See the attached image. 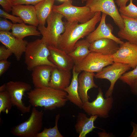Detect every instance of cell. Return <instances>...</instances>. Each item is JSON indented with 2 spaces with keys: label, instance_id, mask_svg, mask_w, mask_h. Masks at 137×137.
Here are the masks:
<instances>
[{
  "label": "cell",
  "instance_id": "f35d334b",
  "mask_svg": "<svg viewBox=\"0 0 137 137\" xmlns=\"http://www.w3.org/2000/svg\"><path fill=\"white\" fill-rule=\"evenodd\" d=\"M132 126L133 128V131L130 137H137V124L132 123Z\"/></svg>",
  "mask_w": 137,
  "mask_h": 137
},
{
  "label": "cell",
  "instance_id": "ab89813d",
  "mask_svg": "<svg viewBox=\"0 0 137 137\" xmlns=\"http://www.w3.org/2000/svg\"><path fill=\"white\" fill-rule=\"evenodd\" d=\"M6 84L4 83L0 87V92L6 90Z\"/></svg>",
  "mask_w": 137,
  "mask_h": 137
},
{
  "label": "cell",
  "instance_id": "d6a6232c",
  "mask_svg": "<svg viewBox=\"0 0 137 137\" xmlns=\"http://www.w3.org/2000/svg\"><path fill=\"white\" fill-rule=\"evenodd\" d=\"M11 22L6 19L0 18V30L1 31H9L11 29L13 25Z\"/></svg>",
  "mask_w": 137,
  "mask_h": 137
},
{
  "label": "cell",
  "instance_id": "d6986e66",
  "mask_svg": "<svg viewBox=\"0 0 137 137\" xmlns=\"http://www.w3.org/2000/svg\"><path fill=\"white\" fill-rule=\"evenodd\" d=\"M119 47V44L110 39H102L90 43L89 49L91 52L101 53L104 55H112Z\"/></svg>",
  "mask_w": 137,
  "mask_h": 137
},
{
  "label": "cell",
  "instance_id": "4fadbf2b",
  "mask_svg": "<svg viewBox=\"0 0 137 137\" xmlns=\"http://www.w3.org/2000/svg\"><path fill=\"white\" fill-rule=\"evenodd\" d=\"M0 41L14 54L16 60L20 61L24 53L28 42L18 39L9 31H0Z\"/></svg>",
  "mask_w": 137,
  "mask_h": 137
},
{
  "label": "cell",
  "instance_id": "f546056e",
  "mask_svg": "<svg viewBox=\"0 0 137 137\" xmlns=\"http://www.w3.org/2000/svg\"><path fill=\"white\" fill-rule=\"evenodd\" d=\"M137 78V66L131 71L125 72L119 79L124 83L130 85L133 81Z\"/></svg>",
  "mask_w": 137,
  "mask_h": 137
},
{
  "label": "cell",
  "instance_id": "277c9868",
  "mask_svg": "<svg viewBox=\"0 0 137 137\" xmlns=\"http://www.w3.org/2000/svg\"><path fill=\"white\" fill-rule=\"evenodd\" d=\"M64 16L61 14L52 11L47 18V26H38L42 37L41 40L48 46L57 48L58 39L65 30L64 22L62 20Z\"/></svg>",
  "mask_w": 137,
  "mask_h": 137
},
{
  "label": "cell",
  "instance_id": "7a4b0ae2",
  "mask_svg": "<svg viewBox=\"0 0 137 137\" xmlns=\"http://www.w3.org/2000/svg\"><path fill=\"white\" fill-rule=\"evenodd\" d=\"M29 102L33 107H43L52 110L64 106L68 100L67 93L63 90L49 87L35 88L26 93Z\"/></svg>",
  "mask_w": 137,
  "mask_h": 137
},
{
  "label": "cell",
  "instance_id": "cb8c5ba5",
  "mask_svg": "<svg viewBox=\"0 0 137 137\" xmlns=\"http://www.w3.org/2000/svg\"><path fill=\"white\" fill-rule=\"evenodd\" d=\"M90 44L86 39L79 40L75 44L74 49L68 54L75 65L82 62L91 52L89 48Z\"/></svg>",
  "mask_w": 137,
  "mask_h": 137
},
{
  "label": "cell",
  "instance_id": "52a82bcc",
  "mask_svg": "<svg viewBox=\"0 0 137 137\" xmlns=\"http://www.w3.org/2000/svg\"><path fill=\"white\" fill-rule=\"evenodd\" d=\"M113 62L111 55L91 52L82 62L74 67L75 71L79 73L83 71L97 73Z\"/></svg>",
  "mask_w": 137,
  "mask_h": 137
},
{
  "label": "cell",
  "instance_id": "d4e9b609",
  "mask_svg": "<svg viewBox=\"0 0 137 137\" xmlns=\"http://www.w3.org/2000/svg\"><path fill=\"white\" fill-rule=\"evenodd\" d=\"M55 0H43L34 6L40 26H45L47 18L53 11Z\"/></svg>",
  "mask_w": 137,
  "mask_h": 137
},
{
  "label": "cell",
  "instance_id": "ba28073f",
  "mask_svg": "<svg viewBox=\"0 0 137 137\" xmlns=\"http://www.w3.org/2000/svg\"><path fill=\"white\" fill-rule=\"evenodd\" d=\"M6 90L9 94L13 106L16 107L22 114L29 112L31 106H26L22 100L23 96L26 92L31 90L29 84L21 81H10L6 83Z\"/></svg>",
  "mask_w": 137,
  "mask_h": 137
},
{
  "label": "cell",
  "instance_id": "e575fe53",
  "mask_svg": "<svg viewBox=\"0 0 137 137\" xmlns=\"http://www.w3.org/2000/svg\"><path fill=\"white\" fill-rule=\"evenodd\" d=\"M0 4L5 11L9 12L12 11L13 5L11 0H0Z\"/></svg>",
  "mask_w": 137,
  "mask_h": 137
},
{
  "label": "cell",
  "instance_id": "1f68e13d",
  "mask_svg": "<svg viewBox=\"0 0 137 137\" xmlns=\"http://www.w3.org/2000/svg\"><path fill=\"white\" fill-rule=\"evenodd\" d=\"M13 54L12 52L5 46H0V61L7 60Z\"/></svg>",
  "mask_w": 137,
  "mask_h": 137
},
{
  "label": "cell",
  "instance_id": "f1b7e54d",
  "mask_svg": "<svg viewBox=\"0 0 137 137\" xmlns=\"http://www.w3.org/2000/svg\"><path fill=\"white\" fill-rule=\"evenodd\" d=\"M130 1L128 6L119 8V11L121 15L137 18V6L133 4L132 0H130Z\"/></svg>",
  "mask_w": 137,
  "mask_h": 137
},
{
  "label": "cell",
  "instance_id": "484cf974",
  "mask_svg": "<svg viewBox=\"0 0 137 137\" xmlns=\"http://www.w3.org/2000/svg\"><path fill=\"white\" fill-rule=\"evenodd\" d=\"M25 23L13 24L11 33L14 37L23 40L27 36H40L41 33L37 30L36 26L33 25H27Z\"/></svg>",
  "mask_w": 137,
  "mask_h": 137
},
{
  "label": "cell",
  "instance_id": "4316f807",
  "mask_svg": "<svg viewBox=\"0 0 137 137\" xmlns=\"http://www.w3.org/2000/svg\"><path fill=\"white\" fill-rule=\"evenodd\" d=\"M60 116L59 114H58L56 116L54 127L48 128H44L41 132L38 133L37 137H64L59 132L58 127V123Z\"/></svg>",
  "mask_w": 137,
  "mask_h": 137
},
{
  "label": "cell",
  "instance_id": "5bb4252c",
  "mask_svg": "<svg viewBox=\"0 0 137 137\" xmlns=\"http://www.w3.org/2000/svg\"><path fill=\"white\" fill-rule=\"evenodd\" d=\"M107 15L102 13L99 24L97 28L86 37V39L90 43L101 39H110L115 41L119 44L124 42L121 39L115 36L112 33L113 27L106 22Z\"/></svg>",
  "mask_w": 137,
  "mask_h": 137
},
{
  "label": "cell",
  "instance_id": "5b68a950",
  "mask_svg": "<svg viewBox=\"0 0 137 137\" xmlns=\"http://www.w3.org/2000/svg\"><path fill=\"white\" fill-rule=\"evenodd\" d=\"M72 0H67L62 4L54 5L53 11L59 13L69 22L85 23L92 18L95 13L92 12L86 6H75L72 4Z\"/></svg>",
  "mask_w": 137,
  "mask_h": 137
},
{
  "label": "cell",
  "instance_id": "603a6c76",
  "mask_svg": "<svg viewBox=\"0 0 137 137\" xmlns=\"http://www.w3.org/2000/svg\"><path fill=\"white\" fill-rule=\"evenodd\" d=\"M72 78L69 85L63 90L67 93L68 100L82 109L83 103L78 92V77L79 73L76 72L74 66L72 70Z\"/></svg>",
  "mask_w": 137,
  "mask_h": 137
},
{
  "label": "cell",
  "instance_id": "8d00e7d4",
  "mask_svg": "<svg viewBox=\"0 0 137 137\" xmlns=\"http://www.w3.org/2000/svg\"><path fill=\"white\" fill-rule=\"evenodd\" d=\"M130 86L132 93L137 96V78L134 80Z\"/></svg>",
  "mask_w": 137,
  "mask_h": 137
},
{
  "label": "cell",
  "instance_id": "83f0119b",
  "mask_svg": "<svg viewBox=\"0 0 137 137\" xmlns=\"http://www.w3.org/2000/svg\"><path fill=\"white\" fill-rule=\"evenodd\" d=\"M13 106L9 94L7 91L0 92V114L2 112L7 114Z\"/></svg>",
  "mask_w": 137,
  "mask_h": 137
},
{
  "label": "cell",
  "instance_id": "74e56055",
  "mask_svg": "<svg viewBox=\"0 0 137 137\" xmlns=\"http://www.w3.org/2000/svg\"><path fill=\"white\" fill-rule=\"evenodd\" d=\"M130 0H116V2L118 7H120L126 6L127 2Z\"/></svg>",
  "mask_w": 137,
  "mask_h": 137
},
{
  "label": "cell",
  "instance_id": "7c38bea8",
  "mask_svg": "<svg viewBox=\"0 0 137 137\" xmlns=\"http://www.w3.org/2000/svg\"><path fill=\"white\" fill-rule=\"evenodd\" d=\"M111 55L114 62L127 64L133 69L137 66V45L124 42L119 44V49Z\"/></svg>",
  "mask_w": 137,
  "mask_h": 137
},
{
  "label": "cell",
  "instance_id": "6da1fadb",
  "mask_svg": "<svg viewBox=\"0 0 137 137\" xmlns=\"http://www.w3.org/2000/svg\"><path fill=\"white\" fill-rule=\"evenodd\" d=\"M101 18V12H98L92 18L84 23L64 22L65 30L58 39L57 48L67 54L72 51L77 41L95 29L96 25L100 21Z\"/></svg>",
  "mask_w": 137,
  "mask_h": 137
},
{
  "label": "cell",
  "instance_id": "9c48e42d",
  "mask_svg": "<svg viewBox=\"0 0 137 137\" xmlns=\"http://www.w3.org/2000/svg\"><path fill=\"white\" fill-rule=\"evenodd\" d=\"M101 89L99 88L96 98L91 102L83 103L82 109L88 115H97L98 117L107 118L113 103L112 96L105 99Z\"/></svg>",
  "mask_w": 137,
  "mask_h": 137
},
{
  "label": "cell",
  "instance_id": "60d3db41",
  "mask_svg": "<svg viewBox=\"0 0 137 137\" xmlns=\"http://www.w3.org/2000/svg\"><path fill=\"white\" fill-rule=\"evenodd\" d=\"M81 1L82 3H83L84 2H86L88 0H80Z\"/></svg>",
  "mask_w": 137,
  "mask_h": 137
},
{
  "label": "cell",
  "instance_id": "30bf717a",
  "mask_svg": "<svg viewBox=\"0 0 137 137\" xmlns=\"http://www.w3.org/2000/svg\"><path fill=\"white\" fill-rule=\"evenodd\" d=\"M85 6L93 13L100 12L110 16L120 29L124 27L123 19L114 0H88Z\"/></svg>",
  "mask_w": 137,
  "mask_h": 137
},
{
  "label": "cell",
  "instance_id": "ac0fdd59",
  "mask_svg": "<svg viewBox=\"0 0 137 137\" xmlns=\"http://www.w3.org/2000/svg\"><path fill=\"white\" fill-rule=\"evenodd\" d=\"M71 77V71L63 70L54 67L51 72L49 87L56 89L63 90L70 84Z\"/></svg>",
  "mask_w": 137,
  "mask_h": 137
},
{
  "label": "cell",
  "instance_id": "b9f144b4",
  "mask_svg": "<svg viewBox=\"0 0 137 137\" xmlns=\"http://www.w3.org/2000/svg\"><path fill=\"white\" fill-rule=\"evenodd\" d=\"M58 1L61 2H64V1L67 0H57Z\"/></svg>",
  "mask_w": 137,
  "mask_h": 137
},
{
  "label": "cell",
  "instance_id": "ffe728a7",
  "mask_svg": "<svg viewBox=\"0 0 137 137\" xmlns=\"http://www.w3.org/2000/svg\"><path fill=\"white\" fill-rule=\"evenodd\" d=\"M121 16L124 26L118 32V36L121 39L126 40L132 44L137 45V18Z\"/></svg>",
  "mask_w": 137,
  "mask_h": 137
},
{
  "label": "cell",
  "instance_id": "8992f818",
  "mask_svg": "<svg viewBox=\"0 0 137 137\" xmlns=\"http://www.w3.org/2000/svg\"><path fill=\"white\" fill-rule=\"evenodd\" d=\"M43 115L42 110L33 107L28 118L14 127L10 133L19 137H37L43 126Z\"/></svg>",
  "mask_w": 137,
  "mask_h": 137
},
{
  "label": "cell",
  "instance_id": "3957f363",
  "mask_svg": "<svg viewBox=\"0 0 137 137\" xmlns=\"http://www.w3.org/2000/svg\"><path fill=\"white\" fill-rule=\"evenodd\" d=\"M24 53V62L29 71H32L36 67L40 65L56 67L48 59L49 50L41 39L28 42Z\"/></svg>",
  "mask_w": 137,
  "mask_h": 137
},
{
  "label": "cell",
  "instance_id": "e0dca14e",
  "mask_svg": "<svg viewBox=\"0 0 137 137\" xmlns=\"http://www.w3.org/2000/svg\"><path fill=\"white\" fill-rule=\"evenodd\" d=\"M54 67L42 65L38 66L33 69L31 76L32 83L35 88L49 87L51 72Z\"/></svg>",
  "mask_w": 137,
  "mask_h": 137
},
{
  "label": "cell",
  "instance_id": "2e32d148",
  "mask_svg": "<svg viewBox=\"0 0 137 137\" xmlns=\"http://www.w3.org/2000/svg\"><path fill=\"white\" fill-rule=\"evenodd\" d=\"M11 11L13 15L20 17L24 23L36 26L39 25L34 6L23 4L13 5Z\"/></svg>",
  "mask_w": 137,
  "mask_h": 137
},
{
  "label": "cell",
  "instance_id": "7402d4cb",
  "mask_svg": "<svg viewBox=\"0 0 137 137\" xmlns=\"http://www.w3.org/2000/svg\"><path fill=\"white\" fill-rule=\"evenodd\" d=\"M98 117L97 115H93L88 117L84 113H78L75 128L79 137H85L88 134L96 128L94 126V122Z\"/></svg>",
  "mask_w": 137,
  "mask_h": 137
},
{
  "label": "cell",
  "instance_id": "4dcf8cb0",
  "mask_svg": "<svg viewBox=\"0 0 137 137\" xmlns=\"http://www.w3.org/2000/svg\"><path fill=\"white\" fill-rule=\"evenodd\" d=\"M0 16L5 19H8L11 20L14 24L16 23H24L23 20L20 17L16 16L15 15L11 14L8 12L1 9H0Z\"/></svg>",
  "mask_w": 137,
  "mask_h": 137
},
{
  "label": "cell",
  "instance_id": "8fae6325",
  "mask_svg": "<svg viewBox=\"0 0 137 137\" xmlns=\"http://www.w3.org/2000/svg\"><path fill=\"white\" fill-rule=\"evenodd\" d=\"M131 68L128 65L114 62L112 64L105 67L100 71L95 74V78L106 79L110 82V86L105 95L106 98L112 96L114 86L117 81Z\"/></svg>",
  "mask_w": 137,
  "mask_h": 137
},
{
  "label": "cell",
  "instance_id": "836d02e7",
  "mask_svg": "<svg viewBox=\"0 0 137 137\" xmlns=\"http://www.w3.org/2000/svg\"><path fill=\"white\" fill-rule=\"evenodd\" d=\"M43 0H11L13 5H32L34 6Z\"/></svg>",
  "mask_w": 137,
  "mask_h": 137
},
{
  "label": "cell",
  "instance_id": "9a60e30c",
  "mask_svg": "<svg viewBox=\"0 0 137 137\" xmlns=\"http://www.w3.org/2000/svg\"><path fill=\"white\" fill-rule=\"evenodd\" d=\"M50 54L49 60L61 70L71 71L75 65L71 58L65 52L55 46H48Z\"/></svg>",
  "mask_w": 137,
  "mask_h": 137
},
{
  "label": "cell",
  "instance_id": "44dd1931",
  "mask_svg": "<svg viewBox=\"0 0 137 137\" xmlns=\"http://www.w3.org/2000/svg\"><path fill=\"white\" fill-rule=\"evenodd\" d=\"M82 72L78 77V90L80 96L84 103L89 101L88 91L94 88H98V86L94 82V73Z\"/></svg>",
  "mask_w": 137,
  "mask_h": 137
},
{
  "label": "cell",
  "instance_id": "d590c367",
  "mask_svg": "<svg viewBox=\"0 0 137 137\" xmlns=\"http://www.w3.org/2000/svg\"><path fill=\"white\" fill-rule=\"evenodd\" d=\"M11 62L7 60L0 61V76H1L8 69Z\"/></svg>",
  "mask_w": 137,
  "mask_h": 137
}]
</instances>
